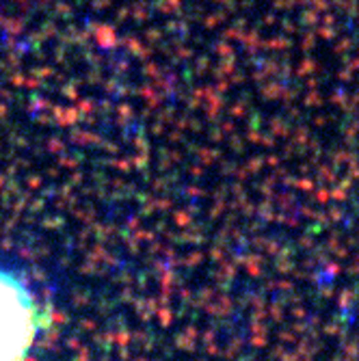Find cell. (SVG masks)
I'll return each mask as SVG.
<instances>
[{
	"mask_svg": "<svg viewBox=\"0 0 359 361\" xmlns=\"http://www.w3.org/2000/svg\"><path fill=\"white\" fill-rule=\"evenodd\" d=\"M35 338V305L13 275L0 270V361H24Z\"/></svg>",
	"mask_w": 359,
	"mask_h": 361,
	"instance_id": "obj_1",
	"label": "cell"
}]
</instances>
